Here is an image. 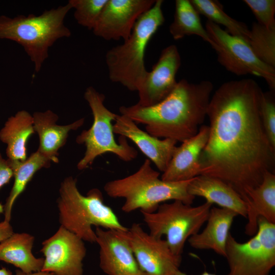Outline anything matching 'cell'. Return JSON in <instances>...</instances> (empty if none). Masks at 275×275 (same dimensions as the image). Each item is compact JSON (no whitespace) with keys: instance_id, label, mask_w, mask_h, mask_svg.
I'll list each match as a JSON object with an SVG mask.
<instances>
[{"instance_id":"6da1fadb","label":"cell","mask_w":275,"mask_h":275,"mask_svg":"<svg viewBox=\"0 0 275 275\" xmlns=\"http://www.w3.org/2000/svg\"><path fill=\"white\" fill-rule=\"evenodd\" d=\"M262 92L252 79L229 81L215 91L207 109L209 131L200 175L223 180L243 201L266 172L274 173L275 150L260 115Z\"/></svg>"},{"instance_id":"7a4b0ae2","label":"cell","mask_w":275,"mask_h":275,"mask_svg":"<svg viewBox=\"0 0 275 275\" xmlns=\"http://www.w3.org/2000/svg\"><path fill=\"white\" fill-rule=\"evenodd\" d=\"M213 89L209 80L191 83L182 79L156 104L145 107L135 104L119 109L136 124L145 125L151 135L182 143L199 131L207 116Z\"/></svg>"},{"instance_id":"3957f363","label":"cell","mask_w":275,"mask_h":275,"mask_svg":"<svg viewBox=\"0 0 275 275\" xmlns=\"http://www.w3.org/2000/svg\"><path fill=\"white\" fill-rule=\"evenodd\" d=\"M159 175L146 158L135 172L106 182L103 188L108 196L124 199L121 209L126 213L137 209L154 212L159 205L169 200H179L191 205L195 197L189 194L187 186L192 179L170 182L162 180Z\"/></svg>"},{"instance_id":"277c9868","label":"cell","mask_w":275,"mask_h":275,"mask_svg":"<svg viewBox=\"0 0 275 275\" xmlns=\"http://www.w3.org/2000/svg\"><path fill=\"white\" fill-rule=\"evenodd\" d=\"M162 0L154 4L136 21L130 37L109 49L105 62L109 79L131 91H138L148 72L145 65L147 45L164 22Z\"/></svg>"},{"instance_id":"5b68a950","label":"cell","mask_w":275,"mask_h":275,"mask_svg":"<svg viewBox=\"0 0 275 275\" xmlns=\"http://www.w3.org/2000/svg\"><path fill=\"white\" fill-rule=\"evenodd\" d=\"M59 194L57 204L61 226L82 240L96 242L93 226L106 229H128L104 203L102 194L98 188H93L84 196L77 188V179L69 176L61 183Z\"/></svg>"},{"instance_id":"8992f818","label":"cell","mask_w":275,"mask_h":275,"mask_svg":"<svg viewBox=\"0 0 275 275\" xmlns=\"http://www.w3.org/2000/svg\"><path fill=\"white\" fill-rule=\"evenodd\" d=\"M72 9L68 3L56 9L45 10L39 16L30 14L10 18L0 17V39L13 40L20 44L34 63L36 72L41 70L48 57V49L59 39L69 37L71 33L64 24Z\"/></svg>"},{"instance_id":"52a82bcc","label":"cell","mask_w":275,"mask_h":275,"mask_svg":"<svg viewBox=\"0 0 275 275\" xmlns=\"http://www.w3.org/2000/svg\"><path fill=\"white\" fill-rule=\"evenodd\" d=\"M92 113L93 122L88 130L78 135L76 142L84 144L86 150L83 157L79 161L77 168L83 170L91 166L98 156L106 153L116 155L124 161L135 159L138 151L128 144L127 139L120 136L118 143L114 138L113 121L118 114L109 111L104 104L105 96L93 87H88L84 93Z\"/></svg>"},{"instance_id":"ba28073f","label":"cell","mask_w":275,"mask_h":275,"mask_svg":"<svg viewBox=\"0 0 275 275\" xmlns=\"http://www.w3.org/2000/svg\"><path fill=\"white\" fill-rule=\"evenodd\" d=\"M212 205L205 202L192 206L179 200L163 203L154 212H141L153 236L164 239L172 252L181 256L188 238L199 232L206 222Z\"/></svg>"},{"instance_id":"9c48e42d","label":"cell","mask_w":275,"mask_h":275,"mask_svg":"<svg viewBox=\"0 0 275 275\" xmlns=\"http://www.w3.org/2000/svg\"><path fill=\"white\" fill-rule=\"evenodd\" d=\"M225 257L228 275H269L275 265V224L259 217L257 232L243 243L230 233Z\"/></svg>"},{"instance_id":"30bf717a","label":"cell","mask_w":275,"mask_h":275,"mask_svg":"<svg viewBox=\"0 0 275 275\" xmlns=\"http://www.w3.org/2000/svg\"><path fill=\"white\" fill-rule=\"evenodd\" d=\"M205 29L216 45L218 61L228 71L237 75L252 74L262 77L274 90V68L260 60L247 41L209 20Z\"/></svg>"},{"instance_id":"8fae6325","label":"cell","mask_w":275,"mask_h":275,"mask_svg":"<svg viewBox=\"0 0 275 275\" xmlns=\"http://www.w3.org/2000/svg\"><path fill=\"white\" fill-rule=\"evenodd\" d=\"M127 235L137 263L146 275H172L179 269L182 256L174 254L166 240L146 232L138 223Z\"/></svg>"},{"instance_id":"7c38bea8","label":"cell","mask_w":275,"mask_h":275,"mask_svg":"<svg viewBox=\"0 0 275 275\" xmlns=\"http://www.w3.org/2000/svg\"><path fill=\"white\" fill-rule=\"evenodd\" d=\"M84 241L60 226L57 231L42 243L44 256L41 271L58 275H82V261L87 250Z\"/></svg>"},{"instance_id":"4fadbf2b","label":"cell","mask_w":275,"mask_h":275,"mask_svg":"<svg viewBox=\"0 0 275 275\" xmlns=\"http://www.w3.org/2000/svg\"><path fill=\"white\" fill-rule=\"evenodd\" d=\"M156 0H108L93 29L106 40H127L136 21L152 8Z\"/></svg>"},{"instance_id":"5bb4252c","label":"cell","mask_w":275,"mask_h":275,"mask_svg":"<svg viewBox=\"0 0 275 275\" xmlns=\"http://www.w3.org/2000/svg\"><path fill=\"white\" fill-rule=\"evenodd\" d=\"M127 230L96 227L99 266L107 275H146L140 268L131 250Z\"/></svg>"},{"instance_id":"9a60e30c","label":"cell","mask_w":275,"mask_h":275,"mask_svg":"<svg viewBox=\"0 0 275 275\" xmlns=\"http://www.w3.org/2000/svg\"><path fill=\"white\" fill-rule=\"evenodd\" d=\"M180 65L181 57L177 46L170 45L163 48L138 90L139 100L136 104L149 106L164 99L177 85L176 75Z\"/></svg>"},{"instance_id":"2e32d148","label":"cell","mask_w":275,"mask_h":275,"mask_svg":"<svg viewBox=\"0 0 275 275\" xmlns=\"http://www.w3.org/2000/svg\"><path fill=\"white\" fill-rule=\"evenodd\" d=\"M113 131L133 142L162 173L168 167L177 147L176 141L152 136L140 128L131 119L122 115H117L113 124Z\"/></svg>"},{"instance_id":"e0dca14e","label":"cell","mask_w":275,"mask_h":275,"mask_svg":"<svg viewBox=\"0 0 275 275\" xmlns=\"http://www.w3.org/2000/svg\"><path fill=\"white\" fill-rule=\"evenodd\" d=\"M209 126L201 125L194 136L182 142L176 147L170 163L161 179L170 182L190 180L200 175V154L209 136Z\"/></svg>"},{"instance_id":"ac0fdd59","label":"cell","mask_w":275,"mask_h":275,"mask_svg":"<svg viewBox=\"0 0 275 275\" xmlns=\"http://www.w3.org/2000/svg\"><path fill=\"white\" fill-rule=\"evenodd\" d=\"M35 132L39 138L38 151L53 162H58V151L66 143L69 133L77 130L85 122L80 118L66 125L57 124L58 116L51 110L36 112L33 115Z\"/></svg>"},{"instance_id":"d6986e66","label":"cell","mask_w":275,"mask_h":275,"mask_svg":"<svg viewBox=\"0 0 275 275\" xmlns=\"http://www.w3.org/2000/svg\"><path fill=\"white\" fill-rule=\"evenodd\" d=\"M187 191L190 195L204 198L206 202L215 204L238 215L246 217L245 203L238 193L230 185L217 178L200 175L189 183Z\"/></svg>"},{"instance_id":"ffe728a7","label":"cell","mask_w":275,"mask_h":275,"mask_svg":"<svg viewBox=\"0 0 275 275\" xmlns=\"http://www.w3.org/2000/svg\"><path fill=\"white\" fill-rule=\"evenodd\" d=\"M237 214L230 210L211 207L203 230L188 238L189 245L198 250H211L225 257L230 229Z\"/></svg>"},{"instance_id":"44dd1931","label":"cell","mask_w":275,"mask_h":275,"mask_svg":"<svg viewBox=\"0 0 275 275\" xmlns=\"http://www.w3.org/2000/svg\"><path fill=\"white\" fill-rule=\"evenodd\" d=\"M244 201L246 206L245 233L247 235L253 236L257 232L259 217L275 224L274 173L266 172L262 182L246 192Z\"/></svg>"},{"instance_id":"7402d4cb","label":"cell","mask_w":275,"mask_h":275,"mask_svg":"<svg viewBox=\"0 0 275 275\" xmlns=\"http://www.w3.org/2000/svg\"><path fill=\"white\" fill-rule=\"evenodd\" d=\"M35 237L27 233H13L0 242V260L12 264L24 273L42 270L44 258L32 253Z\"/></svg>"},{"instance_id":"603a6c76","label":"cell","mask_w":275,"mask_h":275,"mask_svg":"<svg viewBox=\"0 0 275 275\" xmlns=\"http://www.w3.org/2000/svg\"><path fill=\"white\" fill-rule=\"evenodd\" d=\"M34 133L33 116L28 112L22 110L9 118L0 131L1 141L7 145L8 159L25 160L27 142Z\"/></svg>"},{"instance_id":"cb8c5ba5","label":"cell","mask_w":275,"mask_h":275,"mask_svg":"<svg viewBox=\"0 0 275 275\" xmlns=\"http://www.w3.org/2000/svg\"><path fill=\"white\" fill-rule=\"evenodd\" d=\"M11 168L14 182L4 208V220L10 222L13 205L19 196L24 190L35 174L42 168H47L51 161L37 150L24 161L8 159Z\"/></svg>"},{"instance_id":"d4e9b609","label":"cell","mask_w":275,"mask_h":275,"mask_svg":"<svg viewBox=\"0 0 275 275\" xmlns=\"http://www.w3.org/2000/svg\"><path fill=\"white\" fill-rule=\"evenodd\" d=\"M199 14L190 1L176 0L174 20L169 26V32L175 40L186 36L197 35L215 50L216 45L203 26Z\"/></svg>"},{"instance_id":"484cf974","label":"cell","mask_w":275,"mask_h":275,"mask_svg":"<svg viewBox=\"0 0 275 275\" xmlns=\"http://www.w3.org/2000/svg\"><path fill=\"white\" fill-rule=\"evenodd\" d=\"M190 2L199 13L206 17L208 20L225 26L228 33L249 43L250 30L244 23L232 18L226 13L223 6L218 1L191 0Z\"/></svg>"},{"instance_id":"4316f807","label":"cell","mask_w":275,"mask_h":275,"mask_svg":"<svg viewBox=\"0 0 275 275\" xmlns=\"http://www.w3.org/2000/svg\"><path fill=\"white\" fill-rule=\"evenodd\" d=\"M249 43L260 60L275 67V27L268 28L254 22Z\"/></svg>"},{"instance_id":"83f0119b","label":"cell","mask_w":275,"mask_h":275,"mask_svg":"<svg viewBox=\"0 0 275 275\" xmlns=\"http://www.w3.org/2000/svg\"><path fill=\"white\" fill-rule=\"evenodd\" d=\"M108 0H70L74 17L80 25L92 30Z\"/></svg>"},{"instance_id":"f1b7e54d","label":"cell","mask_w":275,"mask_h":275,"mask_svg":"<svg viewBox=\"0 0 275 275\" xmlns=\"http://www.w3.org/2000/svg\"><path fill=\"white\" fill-rule=\"evenodd\" d=\"M260 115L268 140L275 150V102L272 94L270 93L262 92Z\"/></svg>"},{"instance_id":"f546056e","label":"cell","mask_w":275,"mask_h":275,"mask_svg":"<svg viewBox=\"0 0 275 275\" xmlns=\"http://www.w3.org/2000/svg\"><path fill=\"white\" fill-rule=\"evenodd\" d=\"M255 16L258 23L266 28L275 27L274 0H245Z\"/></svg>"},{"instance_id":"4dcf8cb0","label":"cell","mask_w":275,"mask_h":275,"mask_svg":"<svg viewBox=\"0 0 275 275\" xmlns=\"http://www.w3.org/2000/svg\"><path fill=\"white\" fill-rule=\"evenodd\" d=\"M13 177V171L8 160L5 159L0 152V188L10 181ZM4 212V205L0 203V214Z\"/></svg>"},{"instance_id":"1f68e13d","label":"cell","mask_w":275,"mask_h":275,"mask_svg":"<svg viewBox=\"0 0 275 275\" xmlns=\"http://www.w3.org/2000/svg\"><path fill=\"white\" fill-rule=\"evenodd\" d=\"M13 233L10 222L4 220L0 222V242L10 237Z\"/></svg>"},{"instance_id":"d6a6232c","label":"cell","mask_w":275,"mask_h":275,"mask_svg":"<svg viewBox=\"0 0 275 275\" xmlns=\"http://www.w3.org/2000/svg\"><path fill=\"white\" fill-rule=\"evenodd\" d=\"M15 275H58L53 272L39 271L37 272H34L30 273H26L21 271L20 270L18 269L16 270Z\"/></svg>"},{"instance_id":"836d02e7","label":"cell","mask_w":275,"mask_h":275,"mask_svg":"<svg viewBox=\"0 0 275 275\" xmlns=\"http://www.w3.org/2000/svg\"><path fill=\"white\" fill-rule=\"evenodd\" d=\"M172 275H187L185 273L181 271L179 269L176 270ZM200 275H215L214 274L209 273L207 271L203 272Z\"/></svg>"},{"instance_id":"e575fe53","label":"cell","mask_w":275,"mask_h":275,"mask_svg":"<svg viewBox=\"0 0 275 275\" xmlns=\"http://www.w3.org/2000/svg\"><path fill=\"white\" fill-rule=\"evenodd\" d=\"M0 275H13L12 272L6 267L0 268Z\"/></svg>"}]
</instances>
